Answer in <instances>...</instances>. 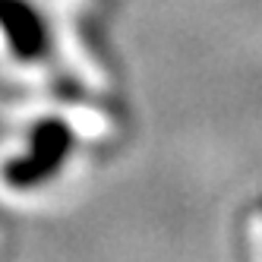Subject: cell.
I'll return each mask as SVG.
<instances>
[{
    "label": "cell",
    "instance_id": "cell-1",
    "mask_svg": "<svg viewBox=\"0 0 262 262\" xmlns=\"http://www.w3.org/2000/svg\"><path fill=\"white\" fill-rule=\"evenodd\" d=\"M70 155H73V129L57 117H48L32 126L19 152L4 161L0 180L13 193L41 190L67 167Z\"/></svg>",
    "mask_w": 262,
    "mask_h": 262
},
{
    "label": "cell",
    "instance_id": "cell-2",
    "mask_svg": "<svg viewBox=\"0 0 262 262\" xmlns=\"http://www.w3.org/2000/svg\"><path fill=\"white\" fill-rule=\"evenodd\" d=\"M0 29L10 48L23 60H41L48 54V29L45 19L26 0H0Z\"/></svg>",
    "mask_w": 262,
    "mask_h": 262
}]
</instances>
